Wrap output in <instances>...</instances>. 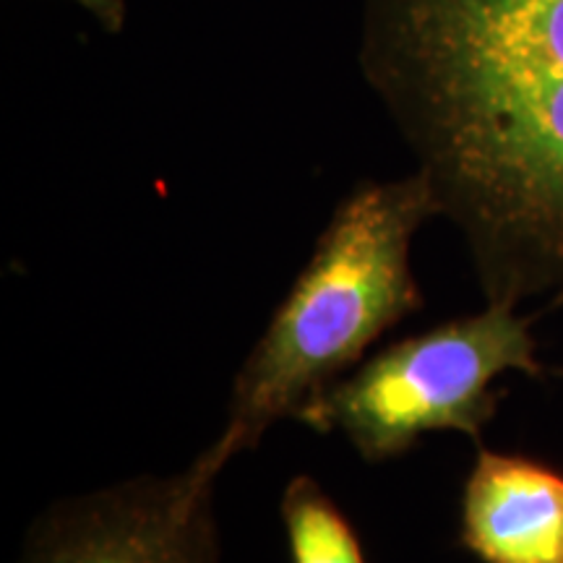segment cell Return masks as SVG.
<instances>
[{
  "label": "cell",
  "mask_w": 563,
  "mask_h": 563,
  "mask_svg": "<svg viewBox=\"0 0 563 563\" xmlns=\"http://www.w3.org/2000/svg\"><path fill=\"white\" fill-rule=\"evenodd\" d=\"M214 446L173 477H139L55 504L19 563H220Z\"/></svg>",
  "instance_id": "cell-4"
},
{
  "label": "cell",
  "mask_w": 563,
  "mask_h": 563,
  "mask_svg": "<svg viewBox=\"0 0 563 563\" xmlns=\"http://www.w3.org/2000/svg\"><path fill=\"white\" fill-rule=\"evenodd\" d=\"M361 66L488 302L563 300V0H363Z\"/></svg>",
  "instance_id": "cell-1"
},
{
  "label": "cell",
  "mask_w": 563,
  "mask_h": 563,
  "mask_svg": "<svg viewBox=\"0 0 563 563\" xmlns=\"http://www.w3.org/2000/svg\"><path fill=\"white\" fill-rule=\"evenodd\" d=\"M290 563H368L355 525L311 475H295L279 501Z\"/></svg>",
  "instance_id": "cell-6"
},
{
  "label": "cell",
  "mask_w": 563,
  "mask_h": 563,
  "mask_svg": "<svg viewBox=\"0 0 563 563\" xmlns=\"http://www.w3.org/2000/svg\"><path fill=\"white\" fill-rule=\"evenodd\" d=\"M530 327L532 316H517L511 302H488L481 313L386 344L316 394L295 420L319 433L342 431L371 464L397 460L435 431L481 443L504 399L493 391L498 376H563V368L538 361Z\"/></svg>",
  "instance_id": "cell-3"
},
{
  "label": "cell",
  "mask_w": 563,
  "mask_h": 563,
  "mask_svg": "<svg viewBox=\"0 0 563 563\" xmlns=\"http://www.w3.org/2000/svg\"><path fill=\"white\" fill-rule=\"evenodd\" d=\"M460 540L483 563H563V473L477 446L462 488Z\"/></svg>",
  "instance_id": "cell-5"
},
{
  "label": "cell",
  "mask_w": 563,
  "mask_h": 563,
  "mask_svg": "<svg viewBox=\"0 0 563 563\" xmlns=\"http://www.w3.org/2000/svg\"><path fill=\"white\" fill-rule=\"evenodd\" d=\"M84 11L91 13L108 32H121L125 21V0H74Z\"/></svg>",
  "instance_id": "cell-7"
},
{
  "label": "cell",
  "mask_w": 563,
  "mask_h": 563,
  "mask_svg": "<svg viewBox=\"0 0 563 563\" xmlns=\"http://www.w3.org/2000/svg\"><path fill=\"white\" fill-rule=\"evenodd\" d=\"M441 214L431 183H361L327 230L262 340L238 371L228 426L211 446L224 462L249 452L279 418H298L316 394L340 382L365 350L422 311L410 266L420 224Z\"/></svg>",
  "instance_id": "cell-2"
}]
</instances>
